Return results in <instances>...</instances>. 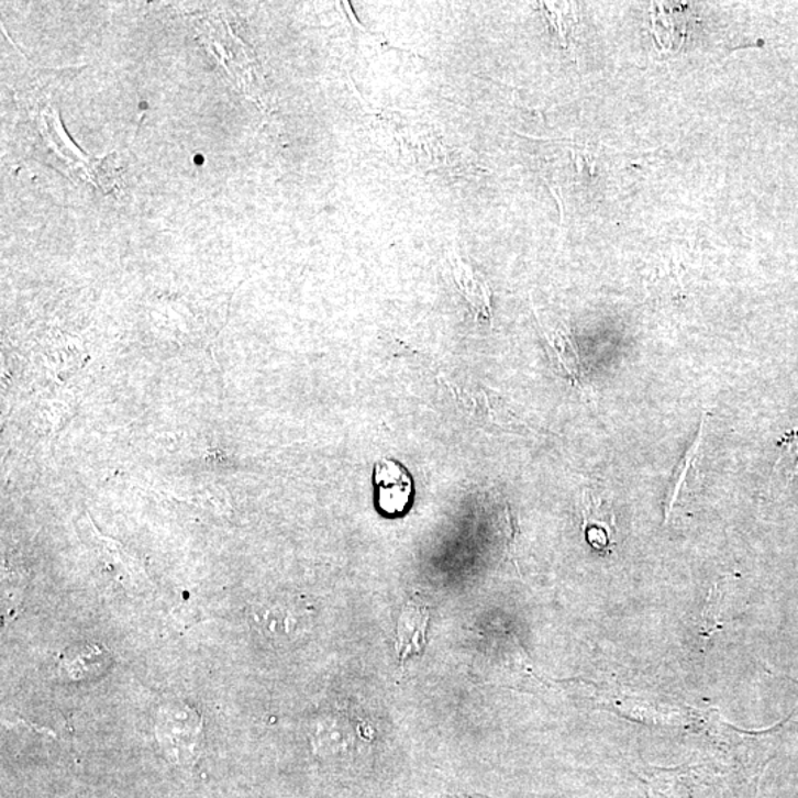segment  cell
Segmentation results:
<instances>
[{
  "label": "cell",
  "instance_id": "obj_8",
  "mask_svg": "<svg viewBox=\"0 0 798 798\" xmlns=\"http://www.w3.org/2000/svg\"><path fill=\"white\" fill-rule=\"evenodd\" d=\"M798 474V431L788 432L779 445V457L772 472L771 484H789Z\"/></svg>",
  "mask_w": 798,
  "mask_h": 798
},
{
  "label": "cell",
  "instance_id": "obj_3",
  "mask_svg": "<svg viewBox=\"0 0 798 798\" xmlns=\"http://www.w3.org/2000/svg\"><path fill=\"white\" fill-rule=\"evenodd\" d=\"M111 654L98 643L84 642L67 647L58 660L57 672L67 681L96 679L109 670Z\"/></svg>",
  "mask_w": 798,
  "mask_h": 798
},
{
  "label": "cell",
  "instance_id": "obj_5",
  "mask_svg": "<svg viewBox=\"0 0 798 798\" xmlns=\"http://www.w3.org/2000/svg\"><path fill=\"white\" fill-rule=\"evenodd\" d=\"M583 513H585V528L589 542L598 548L612 544L617 532L612 506L605 503L602 497L586 492Z\"/></svg>",
  "mask_w": 798,
  "mask_h": 798
},
{
  "label": "cell",
  "instance_id": "obj_4",
  "mask_svg": "<svg viewBox=\"0 0 798 798\" xmlns=\"http://www.w3.org/2000/svg\"><path fill=\"white\" fill-rule=\"evenodd\" d=\"M429 612L423 603H407L401 611L397 629V652L401 661L422 654L426 638Z\"/></svg>",
  "mask_w": 798,
  "mask_h": 798
},
{
  "label": "cell",
  "instance_id": "obj_1",
  "mask_svg": "<svg viewBox=\"0 0 798 798\" xmlns=\"http://www.w3.org/2000/svg\"><path fill=\"white\" fill-rule=\"evenodd\" d=\"M203 720L195 707L181 701L162 703L156 711L154 731L163 753L171 762L190 765L203 745Z\"/></svg>",
  "mask_w": 798,
  "mask_h": 798
},
{
  "label": "cell",
  "instance_id": "obj_2",
  "mask_svg": "<svg viewBox=\"0 0 798 798\" xmlns=\"http://www.w3.org/2000/svg\"><path fill=\"white\" fill-rule=\"evenodd\" d=\"M373 484L377 488V508L388 517L404 514L413 505V476L394 458H379L376 462Z\"/></svg>",
  "mask_w": 798,
  "mask_h": 798
},
{
  "label": "cell",
  "instance_id": "obj_6",
  "mask_svg": "<svg viewBox=\"0 0 798 798\" xmlns=\"http://www.w3.org/2000/svg\"><path fill=\"white\" fill-rule=\"evenodd\" d=\"M703 428H706V418H702L697 437H695L692 445H690L688 452L677 465L675 475H673L670 491H668L667 518L670 517L673 506L688 490L689 485L697 484L702 453Z\"/></svg>",
  "mask_w": 798,
  "mask_h": 798
},
{
  "label": "cell",
  "instance_id": "obj_7",
  "mask_svg": "<svg viewBox=\"0 0 798 798\" xmlns=\"http://www.w3.org/2000/svg\"><path fill=\"white\" fill-rule=\"evenodd\" d=\"M452 259L453 274L461 291L465 295L467 302L476 315H490V290L479 277L472 271L470 266L465 264L457 255L450 256Z\"/></svg>",
  "mask_w": 798,
  "mask_h": 798
}]
</instances>
